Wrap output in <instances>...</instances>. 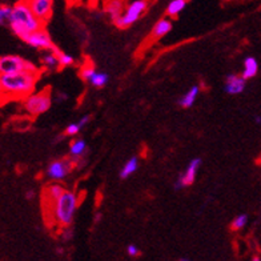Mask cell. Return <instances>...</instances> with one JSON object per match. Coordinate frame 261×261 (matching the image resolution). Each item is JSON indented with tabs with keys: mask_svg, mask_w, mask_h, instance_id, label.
Listing matches in <instances>:
<instances>
[{
	"mask_svg": "<svg viewBox=\"0 0 261 261\" xmlns=\"http://www.w3.org/2000/svg\"><path fill=\"white\" fill-rule=\"evenodd\" d=\"M38 75L28 72L12 73V75L0 76V90L3 100L8 99H27L31 96L36 86Z\"/></svg>",
	"mask_w": 261,
	"mask_h": 261,
	"instance_id": "obj_1",
	"label": "cell"
},
{
	"mask_svg": "<svg viewBox=\"0 0 261 261\" xmlns=\"http://www.w3.org/2000/svg\"><path fill=\"white\" fill-rule=\"evenodd\" d=\"M8 24L14 34L23 40H25L31 34L43 28L40 20L32 12L30 3H24V2L15 4Z\"/></svg>",
	"mask_w": 261,
	"mask_h": 261,
	"instance_id": "obj_2",
	"label": "cell"
},
{
	"mask_svg": "<svg viewBox=\"0 0 261 261\" xmlns=\"http://www.w3.org/2000/svg\"><path fill=\"white\" fill-rule=\"evenodd\" d=\"M76 206H77V196L73 192H71V191H65L60 196V199L49 210H51L54 220L60 227L67 228L69 227V224L72 223Z\"/></svg>",
	"mask_w": 261,
	"mask_h": 261,
	"instance_id": "obj_3",
	"label": "cell"
},
{
	"mask_svg": "<svg viewBox=\"0 0 261 261\" xmlns=\"http://www.w3.org/2000/svg\"><path fill=\"white\" fill-rule=\"evenodd\" d=\"M0 72L2 75H12V73L28 72L38 75V68L36 65L31 62L21 59L20 56L8 55L0 58Z\"/></svg>",
	"mask_w": 261,
	"mask_h": 261,
	"instance_id": "obj_4",
	"label": "cell"
},
{
	"mask_svg": "<svg viewBox=\"0 0 261 261\" xmlns=\"http://www.w3.org/2000/svg\"><path fill=\"white\" fill-rule=\"evenodd\" d=\"M23 106H24L25 112L31 115V116H38L40 114H44L45 111H48L49 107H51L49 91L44 90L39 93H32L31 96L24 99Z\"/></svg>",
	"mask_w": 261,
	"mask_h": 261,
	"instance_id": "obj_5",
	"label": "cell"
},
{
	"mask_svg": "<svg viewBox=\"0 0 261 261\" xmlns=\"http://www.w3.org/2000/svg\"><path fill=\"white\" fill-rule=\"evenodd\" d=\"M147 8V2H143V0H136V2H132L127 7L125 12L121 15V17H119L115 24L119 28H125L128 25H130L132 23L138 20L139 17L143 15V12Z\"/></svg>",
	"mask_w": 261,
	"mask_h": 261,
	"instance_id": "obj_6",
	"label": "cell"
},
{
	"mask_svg": "<svg viewBox=\"0 0 261 261\" xmlns=\"http://www.w3.org/2000/svg\"><path fill=\"white\" fill-rule=\"evenodd\" d=\"M200 164H201V160L199 158L193 159L192 162L189 163V165L187 167L186 172H182L181 175L177 177L175 184V189L184 188V187H188L191 184H193L196 179V175H197V169H199Z\"/></svg>",
	"mask_w": 261,
	"mask_h": 261,
	"instance_id": "obj_7",
	"label": "cell"
},
{
	"mask_svg": "<svg viewBox=\"0 0 261 261\" xmlns=\"http://www.w3.org/2000/svg\"><path fill=\"white\" fill-rule=\"evenodd\" d=\"M24 41L27 44L31 45V47H35V48L39 49H45V51H51L55 47V45L52 44L48 32L44 31L43 28L30 35Z\"/></svg>",
	"mask_w": 261,
	"mask_h": 261,
	"instance_id": "obj_8",
	"label": "cell"
},
{
	"mask_svg": "<svg viewBox=\"0 0 261 261\" xmlns=\"http://www.w3.org/2000/svg\"><path fill=\"white\" fill-rule=\"evenodd\" d=\"M30 7L32 12L41 24H45L52 14V2L51 0H32L30 2Z\"/></svg>",
	"mask_w": 261,
	"mask_h": 261,
	"instance_id": "obj_9",
	"label": "cell"
},
{
	"mask_svg": "<svg viewBox=\"0 0 261 261\" xmlns=\"http://www.w3.org/2000/svg\"><path fill=\"white\" fill-rule=\"evenodd\" d=\"M69 168H71V163L67 160H58V162L49 164V167L47 168V175L54 180H62L67 176Z\"/></svg>",
	"mask_w": 261,
	"mask_h": 261,
	"instance_id": "obj_10",
	"label": "cell"
},
{
	"mask_svg": "<svg viewBox=\"0 0 261 261\" xmlns=\"http://www.w3.org/2000/svg\"><path fill=\"white\" fill-rule=\"evenodd\" d=\"M245 82H247V80H245L243 76L230 73V75L227 76V79H225V91H227L229 95H239V93H241L244 91Z\"/></svg>",
	"mask_w": 261,
	"mask_h": 261,
	"instance_id": "obj_11",
	"label": "cell"
},
{
	"mask_svg": "<svg viewBox=\"0 0 261 261\" xmlns=\"http://www.w3.org/2000/svg\"><path fill=\"white\" fill-rule=\"evenodd\" d=\"M65 192V189L63 187H60L59 184H52V186L47 187V189L44 191V199H47V204L48 205H54V204L60 199V196ZM49 206V208H51Z\"/></svg>",
	"mask_w": 261,
	"mask_h": 261,
	"instance_id": "obj_12",
	"label": "cell"
},
{
	"mask_svg": "<svg viewBox=\"0 0 261 261\" xmlns=\"http://www.w3.org/2000/svg\"><path fill=\"white\" fill-rule=\"evenodd\" d=\"M258 72V63L257 60L254 58H252V56H249V58H247L244 60V69H243V77H244L245 80L248 79H252V77H254V76L257 75Z\"/></svg>",
	"mask_w": 261,
	"mask_h": 261,
	"instance_id": "obj_13",
	"label": "cell"
},
{
	"mask_svg": "<svg viewBox=\"0 0 261 261\" xmlns=\"http://www.w3.org/2000/svg\"><path fill=\"white\" fill-rule=\"evenodd\" d=\"M172 30V23L168 20V19H160V20L156 23V25L152 30V38L159 39L164 36V35L168 34Z\"/></svg>",
	"mask_w": 261,
	"mask_h": 261,
	"instance_id": "obj_14",
	"label": "cell"
},
{
	"mask_svg": "<svg viewBox=\"0 0 261 261\" xmlns=\"http://www.w3.org/2000/svg\"><path fill=\"white\" fill-rule=\"evenodd\" d=\"M197 95H199V87L193 86L192 88L186 93V95H182L181 99L179 100V104L182 107V108H189V107L193 106Z\"/></svg>",
	"mask_w": 261,
	"mask_h": 261,
	"instance_id": "obj_15",
	"label": "cell"
},
{
	"mask_svg": "<svg viewBox=\"0 0 261 261\" xmlns=\"http://www.w3.org/2000/svg\"><path fill=\"white\" fill-rule=\"evenodd\" d=\"M106 11L108 12L111 19L116 21L123 15V3H120V2H110V3H107Z\"/></svg>",
	"mask_w": 261,
	"mask_h": 261,
	"instance_id": "obj_16",
	"label": "cell"
},
{
	"mask_svg": "<svg viewBox=\"0 0 261 261\" xmlns=\"http://www.w3.org/2000/svg\"><path fill=\"white\" fill-rule=\"evenodd\" d=\"M139 167V160L138 158H130L129 160H128L125 164H124V167L121 168L120 171V177L121 179H127V177H129L132 173H135L136 172V169H138Z\"/></svg>",
	"mask_w": 261,
	"mask_h": 261,
	"instance_id": "obj_17",
	"label": "cell"
},
{
	"mask_svg": "<svg viewBox=\"0 0 261 261\" xmlns=\"http://www.w3.org/2000/svg\"><path fill=\"white\" fill-rule=\"evenodd\" d=\"M186 0H172L171 3L168 4V7H167V14H168V16H177L186 8Z\"/></svg>",
	"mask_w": 261,
	"mask_h": 261,
	"instance_id": "obj_18",
	"label": "cell"
},
{
	"mask_svg": "<svg viewBox=\"0 0 261 261\" xmlns=\"http://www.w3.org/2000/svg\"><path fill=\"white\" fill-rule=\"evenodd\" d=\"M41 62H43V64H44L45 68H55L56 65H60V63H59V58L56 54H54L52 51H48L47 54H44L43 55V58H41Z\"/></svg>",
	"mask_w": 261,
	"mask_h": 261,
	"instance_id": "obj_19",
	"label": "cell"
},
{
	"mask_svg": "<svg viewBox=\"0 0 261 261\" xmlns=\"http://www.w3.org/2000/svg\"><path fill=\"white\" fill-rule=\"evenodd\" d=\"M86 143H84V140H76L73 141L72 144H71V148H69V152H71V155L75 156V158H79V156H82L83 153H84V151H86Z\"/></svg>",
	"mask_w": 261,
	"mask_h": 261,
	"instance_id": "obj_20",
	"label": "cell"
},
{
	"mask_svg": "<svg viewBox=\"0 0 261 261\" xmlns=\"http://www.w3.org/2000/svg\"><path fill=\"white\" fill-rule=\"evenodd\" d=\"M107 82H108V75H107V73L96 72V75L93 76L92 80H91V84L95 87H99V88H101V87L106 86Z\"/></svg>",
	"mask_w": 261,
	"mask_h": 261,
	"instance_id": "obj_21",
	"label": "cell"
},
{
	"mask_svg": "<svg viewBox=\"0 0 261 261\" xmlns=\"http://www.w3.org/2000/svg\"><path fill=\"white\" fill-rule=\"evenodd\" d=\"M248 223V216L247 215H239L237 217H234V220L232 221L230 227L233 230H239L241 228H244Z\"/></svg>",
	"mask_w": 261,
	"mask_h": 261,
	"instance_id": "obj_22",
	"label": "cell"
},
{
	"mask_svg": "<svg viewBox=\"0 0 261 261\" xmlns=\"http://www.w3.org/2000/svg\"><path fill=\"white\" fill-rule=\"evenodd\" d=\"M12 10L14 7H10V6H2L0 7V23L3 24L4 20H10L11 15H12Z\"/></svg>",
	"mask_w": 261,
	"mask_h": 261,
	"instance_id": "obj_23",
	"label": "cell"
},
{
	"mask_svg": "<svg viewBox=\"0 0 261 261\" xmlns=\"http://www.w3.org/2000/svg\"><path fill=\"white\" fill-rule=\"evenodd\" d=\"M56 55H58L59 58V63H60V65H63V67H65V65H71L73 63V58L71 55L63 54V52L60 51H59Z\"/></svg>",
	"mask_w": 261,
	"mask_h": 261,
	"instance_id": "obj_24",
	"label": "cell"
},
{
	"mask_svg": "<svg viewBox=\"0 0 261 261\" xmlns=\"http://www.w3.org/2000/svg\"><path fill=\"white\" fill-rule=\"evenodd\" d=\"M95 75H96V72H95V69L92 67H86V68L82 69V77L87 82H91Z\"/></svg>",
	"mask_w": 261,
	"mask_h": 261,
	"instance_id": "obj_25",
	"label": "cell"
},
{
	"mask_svg": "<svg viewBox=\"0 0 261 261\" xmlns=\"http://www.w3.org/2000/svg\"><path fill=\"white\" fill-rule=\"evenodd\" d=\"M127 252H128V254H129V256H132V257H136V256H139V253H140L139 248L136 247V245H134V244L128 245Z\"/></svg>",
	"mask_w": 261,
	"mask_h": 261,
	"instance_id": "obj_26",
	"label": "cell"
},
{
	"mask_svg": "<svg viewBox=\"0 0 261 261\" xmlns=\"http://www.w3.org/2000/svg\"><path fill=\"white\" fill-rule=\"evenodd\" d=\"M79 130H80V128L77 124H69L68 127L65 128V132H67L68 135H76L77 132H79Z\"/></svg>",
	"mask_w": 261,
	"mask_h": 261,
	"instance_id": "obj_27",
	"label": "cell"
},
{
	"mask_svg": "<svg viewBox=\"0 0 261 261\" xmlns=\"http://www.w3.org/2000/svg\"><path fill=\"white\" fill-rule=\"evenodd\" d=\"M72 237H73L72 228H69V227L64 228V230H63V239H64L65 241H68V240H71Z\"/></svg>",
	"mask_w": 261,
	"mask_h": 261,
	"instance_id": "obj_28",
	"label": "cell"
},
{
	"mask_svg": "<svg viewBox=\"0 0 261 261\" xmlns=\"http://www.w3.org/2000/svg\"><path fill=\"white\" fill-rule=\"evenodd\" d=\"M88 121H90V116H88V115H87V116H83L82 119L79 120V123H77V125H79L80 129H82L84 125H87V124H88Z\"/></svg>",
	"mask_w": 261,
	"mask_h": 261,
	"instance_id": "obj_29",
	"label": "cell"
},
{
	"mask_svg": "<svg viewBox=\"0 0 261 261\" xmlns=\"http://www.w3.org/2000/svg\"><path fill=\"white\" fill-rule=\"evenodd\" d=\"M34 196H35V192H34V191H32V189H28L27 192H25V197H27L28 200L34 199Z\"/></svg>",
	"mask_w": 261,
	"mask_h": 261,
	"instance_id": "obj_30",
	"label": "cell"
},
{
	"mask_svg": "<svg viewBox=\"0 0 261 261\" xmlns=\"http://www.w3.org/2000/svg\"><path fill=\"white\" fill-rule=\"evenodd\" d=\"M254 121H256V124H258V125H260L261 124V116H254Z\"/></svg>",
	"mask_w": 261,
	"mask_h": 261,
	"instance_id": "obj_31",
	"label": "cell"
},
{
	"mask_svg": "<svg viewBox=\"0 0 261 261\" xmlns=\"http://www.w3.org/2000/svg\"><path fill=\"white\" fill-rule=\"evenodd\" d=\"M252 261H261V258L258 257V256H254V257L252 258Z\"/></svg>",
	"mask_w": 261,
	"mask_h": 261,
	"instance_id": "obj_32",
	"label": "cell"
},
{
	"mask_svg": "<svg viewBox=\"0 0 261 261\" xmlns=\"http://www.w3.org/2000/svg\"><path fill=\"white\" fill-rule=\"evenodd\" d=\"M179 261H189V260H187V258H181V260H179Z\"/></svg>",
	"mask_w": 261,
	"mask_h": 261,
	"instance_id": "obj_33",
	"label": "cell"
}]
</instances>
